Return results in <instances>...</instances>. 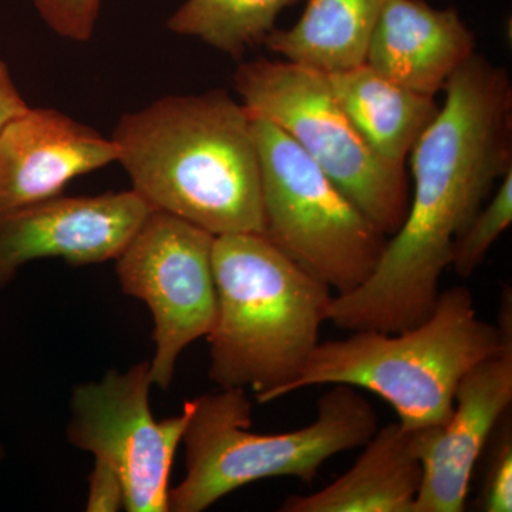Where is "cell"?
Returning <instances> with one entry per match:
<instances>
[{
    "mask_svg": "<svg viewBox=\"0 0 512 512\" xmlns=\"http://www.w3.org/2000/svg\"><path fill=\"white\" fill-rule=\"evenodd\" d=\"M446 99L410 151L413 197L376 268L330 299L338 329L397 333L424 322L440 295L457 238L495 183L512 170V84L507 70L473 55L444 87Z\"/></svg>",
    "mask_w": 512,
    "mask_h": 512,
    "instance_id": "obj_1",
    "label": "cell"
},
{
    "mask_svg": "<svg viewBox=\"0 0 512 512\" xmlns=\"http://www.w3.org/2000/svg\"><path fill=\"white\" fill-rule=\"evenodd\" d=\"M251 116L221 89L161 97L121 116L111 140L153 210L210 232L264 234Z\"/></svg>",
    "mask_w": 512,
    "mask_h": 512,
    "instance_id": "obj_2",
    "label": "cell"
},
{
    "mask_svg": "<svg viewBox=\"0 0 512 512\" xmlns=\"http://www.w3.org/2000/svg\"><path fill=\"white\" fill-rule=\"evenodd\" d=\"M212 269L210 379L221 389L254 390L259 404L282 399L318 346L332 289L264 234L215 237Z\"/></svg>",
    "mask_w": 512,
    "mask_h": 512,
    "instance_id": "obj_3",
    "label": "cell"
},
{
    "mask_svg": "<svg viewBox=\"0 0 512 512\" xmlns=\"http://www.w3.org/2000/svg\"><path fill=\"white\" fill-rule=\"evenodd\" d=\"M512 346L511 292L504 289L497 325L478 316L464 286L440 292L429 318L397 333L356 330L318 343L285 396L323 384H346L389 403L403 429L443 426L458 383L488 357Z\"/></svg>",
    "mask_w": 512,
    "mask_h": 512,
    "instance_id": "obj_4",
    "label": "cell"
},
{
    "mask_svg": "<svg viewBox=\"0 0 512 512\" xmlns=\"http://www.w3.org/2000/svg\"><path fill=\"white\" fill-rule=\"evenodd\" d=\"M183 441L185 478L170 490V511L202 512L245 485L293 477L311 484L330 458L363 447L379 423L359 389L333 384L316 420L279 434L252 433L245 389H221L191 400Z\"/></svg>",
    "mask_w": 512,
    "mask_h": 512,
    "instance_id": "obj_5",
    "label": "cell"
},
{
    "mask_svg": "<svg viewBox=\"0 0 512 512\" xmlns=\"http://www.w3.org/2000/svg\"><path fill=\"white\" fill-rule=\"evenodd\" d=\"M234 86L249 116L276 124L387 238L409 210L406 167L377 157L329 86L328 76L288 60L239 63Z\"/></svg>",
    "mask_w": 512,
    "mask_h": 512,
    "instance_id": "obj_6",
    "label": "cell"
},
{
    "mask_svg": "<svg viewBox=\"0 0 512 512\" xmlns=\"http://www.w3.org/2000/svg\"><path fill=\"white\" fill-rule=\"evenodd\" d=\"M269 241L336 295L376 268L387 238L285 131L251 117Z\"/></svg>",
    "mask_w": 512,
    "mask_h": 512,
    "instance_id": "obj_7",
    "label": "cell"
},
{
    "mask_svg": "<svg viewBox=\"0 0 512 512\" xmlns=\"http://www.w3.org/2000/svg\"><path fill=\"white\" fill-rule=\"evenodd\" d=\"M150 363L110 370L74 387L67 439L119 474L124 510L170 511L175 451L190 421L192 402L177 416L156 420L150 407Z\"/></svg>",
    "mask_w": 512,
    "mask_h": 512,
    "instance_id": "obj_8",
    "label": "cell"
},
{
    "mask_svg": "<svg viewBox=\"0 0 512 512\" xmlns=\"http://www.w3.org/2000/svg\"><path fill=\"white\" fill-rule=\"evenodd\" d=\"M214 238L190 222L153 210L116 259L124 293L141 299L153 315L156 355L148 363L151 382L160 389L173 383L183 350L214 325Z\"/></svg>",
    "mask_w": 512,
    "mask_h": 512,
    "instance_id": "obj_9",
    "label": "cell"
},
{
    "mask_svg": "<svg viewBox=\"0 0 512 512\" xmlns=\"http://www.w3.org/2000/svg\"><path fill=\"white\" fill-rule=\"evenodd\" d=\"M153 208L136 191L59 197L0 215V289L36 259L72 266L119 258Z\"/></svg>",
    "mask_w": 512,
    "mask_h": 512,
    "instance_id": "obj_10",
    "label": "cell"
},
{
    "mask_svg": "<svg viewBox=\"0 0 512 512\" xmlns=\"http://www.w3.org/2000/svg\"><path fill=\"white\" fill-rule=\"evenodd\" d=\"M512 403V346L474 366L458 383L443 426L410 431L423 467L414 512L466 510L476 466Z\"/></svg>",
    "mask_w": 512,
    "mask_h": 512,
    "instance_id": "obj_11",
    "label": "cell"
},
{
    "mask_svg": "<svg viewBox=\"0 0 512 512\" xmlns=\"http://www.w3.org/2000/svg\"><path fill=\"white\" fill-rule=\"evenodd\" d=\"M117 160L116 144L96 128L29 107L0 130V215L59 197L74 178Z\"/></svg>",
    "mask_w": 512,
    "mask_h": 512,
    "instance_id": "obj_12",
    "label": "cell"
},
{
    "mask_svg": "<svg viewBox=\"0 0 512 512\" xmlns=\"http://www.w3.org/2000/svg\"><path fill=\"white\" fill-rule=\"evenodd\" d=\"M476 37L456 9L427 0H386L365 63L386 79L434 97L471 56Z\"/></svg>",
    "mask_w": 512,
    "mask_h": 512,
    "instance_id": "obj_13",
    "label": "cell"
},
{
    "mask_svg": "<svg viewBox=\"0 0 512 512\" xmlns=\"http://www.w3.org/2000/svg\"><path fill=\"white\" fill-rule=\"evenodd\" d=\"M356 463L328 487L291 495L281 512H414L423 467L399 421L377 427Z\"/></svg>",
    "mask_w": 512,
    "mask_h": 512,
    "instance_id": "obj_14",
    "label": "cell"
},
{
    "mask_svg": "<svg viewBox=\"0 0 512 512\" xmlns=\"http://www.w3.org/2000/svg\"><path fill=\"white\" fill-rule=\"evenodd\" d=\"M326 76L367 147L386 163L404 167L414 144L439 113L434 97L412 92L366 63Z\"/></svg>",
    "mask_w": 512,
    "mask_h": 512,
    "instance_id": "obj_15",
    "label": "cell"
},
{
    "mask_svg": "<svg viewBox=\"0 0 512 512\" xmlns=\"http://www.w3.org/2000/svg\"><path fill=\"white\" fill-rule=\"evenodd\" d=\"M386 0H308L291 29H275L264 46L288 62L329 74L365 63Z\"/></svg>",
    "mask_w": 512,
    "mask_h": 512,
    "instance_id": "obj_16",
    "label": "cell"
},
{
    "mask_svg": "<svg viewBox=\"0 0 512 512\" xmlns=\"http://www.w3.org/2000/svg\"><path fill=\"white\" fill-rule=\"evenodd\" d=\"M299 0H185L167 22L175 35L195 37L241 62L264 45L276 19Z\"/></svg>",
    "mask_w": 512,
    "mask_h": 512,
    "instance_id": "obj_17",
    "label": "cell"
},
{
    "mask_svg": "<svg viewBox=\"0 0 512 512\" xmlns=\"http://www.w3.org/2000/svg\"><path fill=\"white\" fill-rule=\"evenodd\" d=\"M512 222V170L501 178L490 202L474 215L463 234L457 238L451 254V268L468 278L483 264L488 251Z\"/></svg>",
    "mask_w": 512,
    "mask_h": 512,
    "instance_id": "obj_18",
    "label": "cell"
},
{
    "mask_svg": "<svg viewBox=\"0 0 512 512\" xmlns=\"http://www.w3.org/2000/svg\"><path fill=\"white\" fill-rule=\"evenodd\" d=\"M484 473L478 510L484 512L512 511V423L511 412L501 417L484 448Z\"/></svg>",
    "mask_w": 512,
    "mask_h": 512,
    "instance_id": "obj_19",
    "label": "cell"
},
{
    "mask_svg": "<svg viewBox=\"0 0 512 512\" xmlns=\"http://www.w3.org/2000/svg\"><path fill=\"white\" fill-rule=\"evenodd\" d=\"M43 22L57 36L89 42L96 30L101 0H33Z\"/></svg>",
    "mask_w": 512,
    "mask_h": 512,
    "instance_id": "obj_20",
    "label": "cell"
},
{
    "mask_svg": "<svg viewBox=\"0 0 512 512\" xmlns=\"http://www.w3.org/2000/svg\"><path fill=\"white\" fill-rule=\"evenodd\" d=\"M121 508H124V490L119 474L109 464L94 460L86 511L116 512Z\"/></svg>",
    "mask_w": 512,
    "mask_h": 512,
    "instance_id": "obj_21",
    "label": "cell"
},
{
    "mask_svg": "<svg viewBox=\"0 0 512 512\" xmlns=\"http://www.w3.org/2000/svg\"><path fill=\"white\" fill-rule=\"evenodd\" d=\"M29 107L16 87L8 64L0 60V130L10 120L25 113Z\"/></svg>",
    "mask_w": 512,
    "mask_h": 512,
    "instance_id": "obj_22",
    "label": "cell"
},
{
    "mask_svg": "<svg viewBox=\"0 0 512 512\" xmlns=\"http://www.w3.org/2000/svg\"><path fill=\"white\" fill-rule=\"evenodd\" d=\"M3 458H5V448L0 446V461H2Z\"/></svg>",
    "mask_w": 512,
    "mask_h": 512,
    "instance_id": "obj_23",
    "label": "cell"
}]
</instances>
